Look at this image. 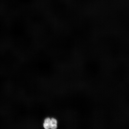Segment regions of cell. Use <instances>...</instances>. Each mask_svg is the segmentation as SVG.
Segmentation results:
<instances>
[{"label":"cell","mask_w":129,"mask_h":129,"mask_svg":"<svg viewBox=\"0 0 129 129\" xmlns=\"http://www.w3.org/2000/svg\"><path fill=\"white\" fill-rule=\"evenodd\" d=\"M57 124L51 125L50 128L52 129H55L57 128Z\"/></svg>","instance_id":"obj_4"},{"label":"cell","mask_w":129,"mask_h":129,"mask_svg":"<svg viewBox=\"0 0 129 129\" xmlns=\"http://www.w3.org/2000/svg\"><path fill=\"white\" fill-rule=\"evenodd\" d=\"M50 123V125L57 124V121L55 119L52 118L51 119Z\"/></svg>","instance_id":"obj_1"},{"label":"cell","mask_w":129,"mask_h":129,"mask_svg":"<svg viewBox=\"0 0 129 129\" xmlns=\"http://www.w3.org/2000/svg\"><path fill=\"white\" fill-rule=\"evenodd\" d=\"M43 126L45 129H49L50 128V124L45 123L44 122L43 124Z\"/></svg>","instance_id":"obj_2"},{"label":"cell","mask_w":129,"mask_h":129,"mask_svg":"<svg viewBox=\"0 0 129 129\" xmlns=\"http://www.w3.org/2000/svg\"><path fill=\"white\" fill-rule=\"evenodd\" d=\"M50 120L51 119H50L49 118H47L45 119L44 121V122L45 123L50 124Z\"/></svg>","instance_id":"obj_3"}]
</instances>
